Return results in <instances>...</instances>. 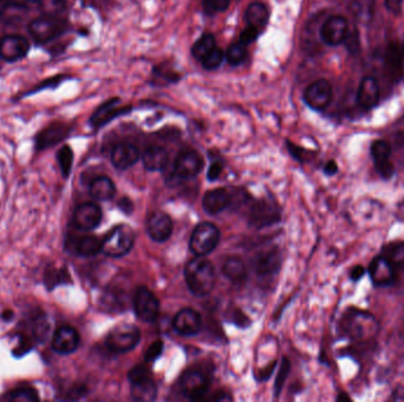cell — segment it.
<instances>
[{"mask_svg": "<svg viewBox=\"0 0 404 402\" xmlns=\"http://www.w3.org/2000/svg\"><path fill=\"white\" fill-rule=\"evenodd\" d=\"M140 341L141 331L136 326L130 323H121L109 331L106 344L112 353L122 354L134 349Z\"/></svg>", "mask_w": 404, "mask_h": 402, "instance_id": "4", "label": "cell"}, {"mask_svg": "<svg viewBox=\"0 0 404 402\" xmlns=\"http://www.w3.org/2000/svg\"><path fill=\"white\" fill-rule=\"evenodd\" d=\"M281 220L279 210L266 201H257L250 210V223L255 228H265Z\"/></svg>", "mask_w": 404, "mask_h": 402, "instance_id": "19", "label": "cell"}, {"mask_svg": "<svg viewBox=\"0 0 404 402\" xmlns=\"http://www.w3.org/2000/svg\"><path fill=\"white\" fill-rule=\"evenodd\" d=\"M30 42L21 34H9L0 39V58L6 62H17L29 53Z\"/></svg>", "mask_w": 404, "mask_h": 402, "instance_id": "13", "label": "cell"}, {"mask_svg": "<svg viewBox=\"0 0 404 402\" xmlns=\"http://www.w3.org/2000/svg\"><path fill=\"white\" fill-rule=\"evenodd\" d=\"M324 173L328 176H333L338 173V165L335 161H329L324 166Z\"/></svg>", "mask_w": 404, "mask_h": 402, "instance_id": "54", "label": "cell"}, {"mask_svg": "<svg viewBox=\"0 0 404 402\" xmlns=\"http://www.w3.org/2000/svg\"><path fill=\"white\" fill-rule=\"evenodd\" d=\"M245 21L257 30H263L268 23V10L261 3H253L247 8Z\"/></svg>", "mask_w": 404, "mask_h": 402, "instance_id": "30", "label": "cell"}, {"mask_svg": "<svg viewBox=\"0 0 404 402\" xmlns=\"http://www.w3.org/2000/svg\"><path fill=\"white\" fill-rule=\"evenodd\" d=\"M332 99V86L326 79H318L307 86L304 101L313 110H324Z\"/></svg>", "mask_w": 404, "mask_h": 402, "instance_id": "14", "label": "cell"}, {"mask_svg": "<svg viewBox=\"0 0 404 402\" xmlns=\"http://www.w3.org/2000/svg\"><path fill=\"white\" fill-rule=\"evenodd\" d=\"M68 249L83 257H91L102 251V241L96 236H82L68 240Z\"/></svg>", "mask_w": 404, "mask_h": 402, "instance_id": "24", "label": "cell"}, {"mask_svg": "<svg viewBox=\"0 0 404 402\" xmlns=\"http://www.w3.org/2000/svg\"><path fill=\"white\" fill-rule=\"evenodd\" d=\"M86 392H88V390H86V388H85V386H77V387H75V388L71 390V393H70V398H82V397H84L85 394H86Z\"/></svg>", "mask_w": 404, "mask_h": 402, "instance_id": "55", "label": "cell"}, {"mask_svg": "<svg viewBox=\"0 0 404 402\" xmlns=\"http://www.w3.org/2000/svg\"><path fill=\"white\" fill-rule=\"evenodd\" d=\"M65 79H68V76H65V75H57V76L51 77V78H47L45 81H43L42 83H39L38 85H36L34 89L29 91V92H26L25 95L26 96H30V95L39 92V91H42V90L56 89V88H58Z\"/></svg>", "mask_w": 404, "mask_h": 402, "instance_id": "41", "label": "cell"}, {"mask_svg": "<svg viewBox=\"0 0 404 402\" xmlns=\"http://www.w3.org/2000/svg\"><path fill=\"white\" fill-rule=\"evenodd\" d=\"M402 3H403V0H385V8L390 12L399 13L402 8Z\"/></svg>", "mask_w": 404, "mask_h": 402, "instance_id": "53", "label": "cell"}, {"mask_svg": "<svg viewBox=\"0 0 404 402\" xmlns=\"http://www.w3.org/2000/svg\"><path fill=\"white\" fill-rule=\"evenodd\" d=\"M29 14V9L25 5L19 3H8L0 10V18L6 24H18L25 19Z\"/></svg>", "mask_w": 404, "mask_h": 402, "instance_id": "31", "label": "cell"}, {"mask_svg": "<svg viewBox=\"0 0 404 402\" xmlns=\"http://www.w3.org/2000/svg\"><path fill=\"white\" fill-rule=\"evenodd\" d=\"M173 221L167 214L162 212H155L149 215L145 223L147 233L153 241L166 242L173 233Z\"/></svg>", "mask_w": 404, "mask_h": 402, "instance_id": "15", "label": "cell"}, {"mask_svg": "<svg viewBox=\"0 0 404 402\" xmlns=\"http://www.w3.org/2000/svg\"><path fill=\"white\" fill-rule=\"evenodd\" d=\"M132 397L136 401H154L158 397V387L152 377L132 382Z\"/></svg>", "mask_w": 404, "mask_h": 402, "instance_id": "27", "label": "cell"}, {"mask_svg": "<svg viewBox=\"0 0 404 402\" xmlns=\"http://www.w3.org/2000/svg\"><path fill=\"white\" fill-rule=\"evenodd\" d=\"M119 208L126 215H130L134 210V203L129 197H123V199H119Z\"/></svg>", "mask_w": 404, "mask_h": 402, "instance_id": "51", "label": "cell"}, {"mask_svg": "<svg viewBox=\"0 0 404 402\" xmlns=\"http://www.w3.org/2000/svg\"><path fill=\"white\" fill-rule=\"evenodd\" d=\"M168 153L165 148L158 145H152L145 149V153L142 156V161L145 169L148 171H158L163 170L168 164Z\"/></svg>", "mask_w": 404, "mask_h": 402, "instance_id": "26", "label": "cell"}, {"mask_svg": "<svg viewBox=\"0 0 404 402\" xmlns=\"http://www.w3.org/2000/svg\"><path fill=\"white\" fill-rule=\"evenodd\" d=\"M366 269L363 266H355L350 269V279H353V282H357L366 275Z\"/></svg>", "mask_w": 404, "mask_h": 402, "instance_id": "52", "label": "cell"}, {"mask_svg": "<svg viewBox=\"0 0 404 402\" xmlns=\"http://www.w3.org/2000/svg\"><path fill=\"white\" fill-rule=\"evenodd\" d=\"M80 334L75 328L70 326H62L56 330L52 339V348L56 353L62 355H68L76 351L80 346Z\"/></svg>", "mask_w": 404, "mask_h": 402, "instance_id": "20", "label": "cell"}, {"mask_svg": "<svg viewBox=\"0 0 404 402\" xmlns=\"http://www.w3.org/2000/svg\"><path fill=\"white\" fill-rule=\"evenodd\" d=\"M204 168V158L200 153L187 150L180 153L174 162V174L176 177L189 179L200 174Z\"/></svg>", "mask_w": 404, "mask_h": 402, "instance_id": "11", "label": "cell"}, {"mask_svg": "<svg viewBox=\"0 0 404 402\" xmlns=\"http://www.w3.org/2000/svg\"><path fill=\"white\" fill-rule=\"evenodd\" d=\"M152 377L150 375V369L148 368L147 364H139L135 366L134 368L128 373V380L132 384V382L139 381L141 379H145V377Z\"/></svg>", "mask_w": 404, "mask_h": 402, "instance_id": "45", "label": "cell"}, {"mask_svg": "<svg viewBox=\"0 0 404 402\" xmlns=\"http://www.w3.org/2000/svg\"><path fill=\"white\" fill-rule=\"evenodd\" d=\"M370 153L375 164L381 163V162L389 161L390 156H392V147L385 140H375L374 143L371 145Z\"/></svg>", "mask_w": 404, "mask_h": 402, "instance_id": "35", "label": "cell"}, {"mask_svg": "<svg viewBox=\"0 0 404 402\" xmlns=\"http://www.w3.org/2000/svg\"><path fill=\"white\" fill-rule=\"evenodd\" d=\"M230 202L232 196L230 192L222 188H217L204 194L202 207L204 212L209 215H217L219 212H224L226 208L230 207Z\"/></svg>", "mask_w": 404, "mask_h": 402, "instance_id": "23", "label": "cell"}, {"mask_svg": "<svg viewBox=\"0 0 404 402\" xmlns=\"http://www.w3.org/2000/svg\"><path fill=\"white\" fill-rule=\"evenodd\" d=\"M215 47V37L211 34H206L191 47V55L198 60H204L209 52Z\"/></svg>", "mask_w": 404, "mask_h": 402, "instance_id": "34", "label": "cell"}, {"mask_svg": "<svg viewBox=\"0 0 404 402\" xmlns=\"http://www.w3.org/2000/svg\"><path fill=\"white\" fill-rule=\"evenodd\" d=\"M90 195L97 201H109L116 194V186L110 178L99 176L90 183Z\"/></svg>", "mask_w": 404, "mask_h": 402, "instance_id": "29", "label": "cell"}, {"mask_svg": "<svg viewBox=\"0 0 404 402\" xmlns=\"http://www.w3.org/2000/svg\"><path fill=\"white\" fill-rule=\"evenodd\" d=\"M57 160L60 163V170L64 177H68L73 168V153L69 145H65L57 153Z\"/></svg>", "mask_w": 404, "mask_h": 402, "instance_id": "38", "label": "cell"}, {"mask_svg": "<svg viewBox=\"0 0 404 402\" xmlns=\"http://www.w3.org/2000/svg\"><path fill=\"white\" fill-rule=\"evenodd\" d=\"M13 318H14V313H13L12 310H4V312L1 313V318H3L4 321H12Z\"/></svg>", "mask_w": 404, "mask_h": 402, "instance_id": "56", "label": "cell"}, {"mask_svg": "<svg viewBox=\"0 0 404 402\" xmlns=\"http://www.w3.org/2000/svg\"><path fill=\"white\" fill-rule=\"evenodd\" d=\"M379 99V85L372 77L363 78L358 88L357 101L364 109L374 108Z\"/></svg>", "mask_w": 404, "mask_h": 402, "instance_id": "25", "label": "cell"}, {"mask_svg": "<svg viewBox=\"0 0 404 402\" xmlns=\"http://www.w3.org/2000/svg\"><path fill=\"white\" fill-rule=\"evenodd\" d=\"M25 1H29V3H39L40 0H25Z\"/></svg>", "mask_w": 404, "mask_h": 402, "instance_id": "58", "label": "cell"}, {"mask_svg": "<svg viewBox=\"0 0 404 402\" xmlns=\"http://www.w3.org/2000/svg\"><path fill=\"white\" fill-rule=\"evenodd\" d=\"M102 221V210L95 203H83L73 212V223L82 231L97 228Z\"/></svg>", "mask_w": 404, "mask_h": 402, "instance_id": "18", "label": "cell"}, {"mask_svg": "<svg viewBox=\"0 0 404 402\" xmlns=\"http://www.w3.org/2000/svg\"><path fill=\"white\" fill-rule=\"evenodd\" d=\"M39 6L43 14L60 17L65 11V1L64 0H40Z\"/></svg>", "mask_w": 404, "mask_h": 402, "instance_id": "39", "label": "cell"}, {"mask_svg": "<svg viewBox=\"0 0 404 402\" xmlns=\"http://www.w3.org/2000/svg\"><path fill=\"white\" fill-rule=\"evenodd\" d=\"M259 30H257L253 26H247L246 29L240 34L239 42H241L243 45H248L251 42H254L255 39L258 38L259 36Z\"/></svg>", "mask_w": 404, "mask_h": 402, "instance_id": "48", "label": "cell"}, {"mask_svg": "<svg viewBox=\"0 0 404 402\" xmlns=\"http://www.w3.org/2000/svg\"><path fill=\"white\" fill-rule=\"evenodd\" d=\"M403 57H404V47H403Z\"/></svg>", "mask_w": 404, "mask_h": 402, "instance_id": "59", "label": "cell"}, {"mask_svg": "<svg viewBox=\"0 0 404 402\" xmlns=\"http://www.w3.org/2000/svg\"><path fill=\"white\" fill-rule=\"evenodd\" d=\"M1 400L10 402H34L38 401L39 395L38 392L32 387H19L8 392Z\"/></svg>", "mask_w": 404, "mask_h": 402, "instance_id": "33", "label": "cell"}, {"mask_svg": "<svg viewBox=\"0 0 404 402\" xmlns=\"http://www.w3.org/2000/svg\"><path fill=\"white\" fill-rule=\"evenodd\" d=\"M65 279H69L68 273H67V269H62V271H54V273L47 274L45 277V284H47L49 288H52L57 284H64Z\"/></svg>", "mask_w": 404, "mask_h": 402, "instance_id": "46", "label": "cell"}, {"mask_svg": "<svg viewBox=\"0 0 404 402\" xmlns=\"http://www.w3.org/2000/svg\"><path fill=\"white\" fill-rule=\"evenodd\" d=\"M350 11L359 23H369L375 11V0H351Z\"/></svg>", "mask_w": 404, "mask_h": 402, "instance_id": "32", "label": "cell"}, {"mask_svg": "<svg viewBox=\"0 0 404 402\" xmlns=\"http://www.w3.org/2000/svg\"><path fill=\"white\" fill-rule=\"evenodd\" d=\"M289 368H291V364H289V359L283 357L281 368H279L278 377H276V386H274L276 395H279L283 386L285 384L286 377H289Z\"/></svg>", "mask_w": 404, "mask_h": 402, "instance_id": "42", "label": "cell"}, {"mask_svg": "<svg viewBox=\"0 0 404 402\" xmlns=\"http://www.w3.org/2000/svg\"><path fill=\"white\" fill-rule=\"evenodd\" d=\"M385 60H387L388 66L392 68L394 73H399L402 68L403 50H401V47L397 44L392 42L388 47Z\"/></svg>", "mask_w": 404, "mask_h": 402, "instance_id": "36", "label": "cell"}, {"mask_svg": "<svg viewBox=\"0 0 404 402\" xmlns=\"http://www.w3.org/2000/svg\"><path fill=\"white\" fill-rule=\"evenodd\" d=\"M185 277L191 294L199 297H206L212 292L217 282L214 266L204 256L193 258L186 264Z\"/></svg>", "mask_w": 404, "mask_h": 402, "instance_id": "2", "label": "cell"}, {"mask_svg": "<svg viewBox=\"0 0 404 402\" xmlns=\"http://www.w3.org/2000/svg\"><path fill=\"white\" fill-rule=\"evenodd\" d=\"M375 168L377 170L379 176L384 178V179H390L394 176V174H395V166L390 162V160L389 161L381 162V163H376Z\"/></svg>", "mask_w": 404, "mask_h": 402, "instance_id": "47", "label": "cell"}, {"mask_svg": "<svg viewBox=\"0 0 404 402\" xmlns=\"http://www.w3.org/2000/svg\"><path fill=\"white\" fill-rule=\"evenodd\" d=\"M246 45H243L241 42L232 44V45L228 47V50H227L225 55V58L227 60V62H228L230 65H233V66H237V65H240V64L243 63V60H246Z\"/></svg>", "mask_w": 404, "mask_h": 402, "instance_id": "37", "label": "cell"}, {"mask_svg": "<svg viewBox=\"0 0 404 402\" xmlns=\"http://www.w3.org/2000/svg\"><path fill=\"white\" fill-rule=\"evenodd\" d=\"M349 34V24L346 18L343 16H332L328 18L320 30V37L325 44L330 47H337L345 39Z\"/></svg>", "mask_w": 404, "mask_h": 402, "instance_id": "12", "label": "cell"}, {"mask_svg": "<svg viewBox=\"0 0 404 402\" xmlns=\"http://www.w3.org/2000/svg\"><path fill=\"white\" fill-rule=\"evenodd\" d=\"M70 132V127L64 123H52L49 127L43 129L38 135L36 136V149L38 151L51 148L65 140Z\"/></svg>", "mask_w": 404, "mask_h": 402, "instance_id": "21", "label": "cell"}, {"mask_svg": "<svg viewBox=\"0 0 404 402\" xmlns=\"http://www.w3.org/2000/svg\"><path fill=\"white\" fill-rule=\"evenodd\" d=\"M340 331L350 340L369 341L379 333V322L372 314L358 308H349L340 318Z\"/></svg>", "mask_w": 404, "mask_h": 402, "instance_id": "1", "label": "cell"}, {"mask_svg": "<svg viewBox=\"0 0 404 402\" xmlns=\"http://www.w3.org/2000/svg\"><path fill=\"white\" fill-rule=\"evenodd\" d=\"M222 173V164L220 162H214L209 166V173H207V178L209 181H217L219 176Z\"/></svg>", "mask_w": 404, "mask_h": 402, "instance_id": "50", "label": "cell"}, {"mask_svg": "<svg viewBox=\"0 0 404 402\" xmlns=\"http://www.w3.org/2000/svg\"><path fill=\"white\" fill-rule=\"evenodd\" d=\"M343 400H345V401H350L351 398H350L349 395H346L345 393H340V395L337 397V401H343Z\"/></svg>", "mask_w": 404, "mask_h": 402, "instance_id": "57", "label": "cell"}, {"mask_svg": "<svg viewBox=\"0 0 404 402\" xmlns=\"http://www.w3.org/2000/svg\"><path fill=\"white\" fill-rule=\"evenodd\" d=\"M119 102H121L119 98L114 97L109 99V101H106V103H103L102 105L99 106L97 110L95 111L93 116H91V118H90L91 127H96V129L104 127L106 124L111 122L112 119L117 118L119 116H123V114L130 112L132 108H126V106L122 108V106H119L117 104Z\"/></svg>", "mask_w": 404, "mask_h": 402, "instance_id": "17", "label": "cell"}, {"mask_svg": "<svg viewBox=\"0 0 404 402\" xmlns=\"http://www.w3.org/2000/svg\"><path fill=\"white\" fill-rule=\"evenodd\" d=\"M220 241V230L217 225L204 222L195 227L191 233L189 248L196 256H206L217 248Z\"/></svg>", "mask_w": 404, "mask_h": 402, "instance_id": "6", "label": "cell"}, {"mask_svg": "<svg viewBox=\"0 0 404 402\" xmlns=\"http://www.w3.org/2000/svg\"><path fill=\"white\" fill-rule=\"evenodd\" d=\"M281 266V255L279 248L270 246L257 253L253 260L255 274L261 279H268L276 275Z\"/></svg>", "mask_w": 404, "mask_h": 402, "instance_id": "8", "label": "cell"}, {"mask_svg": "<svg viewBox=\"0 0 404 402\" xmlns=\"http://www.w3.org/2000/svg\"><path fill=\"white\" fill-rule=\"evenodd\" d=\"M173 328L183 336H194L200 333L202 318L200 314L191 308L180 310L173 318Z\"/></svg>", "mask_w": 404, "mask_h": 402, "instance_id": "16", "label": "cell"}, {"mask_svg": "<svg viewBox=\"0 0 404 402\" xmlns=\"http://www.w3.org/2000/svg\"><path fill=\"white\" fill-rule=\"evenodd\" d=\"M134 244L135 233L132 227L119 225L102 241V251L109 257H122L132 249Z\"/></svg>", "mask_w": 404, "mask_h": 402, "instance_id": "3", "label": "cell"}, {"mask_svg": "<svg viewBox=\"0 0 404 402\" xmlns=\"http://www.w3.org/2000/svg\"><path fill=\"white\" fill-rule=\"evenodd\" d=\"M68 24L60 17L47 16L37 18L29 24V32L36 44L43 45L52 39L60 37L67 31Z\"/></svg>", "mask_w": 404, "mask_h": 402, "instance_id": "5", "label": "cell"}, {"mask_svg": "<svg viewBox=\"0 0 404 402\" xmlns=\"http://www.w3.org/2000/svg\"><path fill=\"white\" fill-rule=\"evenodd\" d=\"M396 267L389 258L384 255H379L372 258L369 266V275L371 282L376 287H389L395 284Z\"/></svg>", "mask_w": 404, "mask_h": 402, "instance_id": "10", "label": "cell"}, {"mask_svg": "<svg viewBox=\"0 0 404 402\" xmlns=\"http://www.w3.org/2000/svg\"><path fill=\"white\" fill-rule=\"evenodd\" d=\"M230 0H204V11L207 13L222 12L228 9Z\"/></svg>", "mask_w": 404, "mask_h": 402, "instance_id": "43", "label": "cell"}, {"mask_svg": "<svg viewBox=\"0 0 404 402\" xmlns=\"http://www.w3.org/2000/svg\"><path fill=\"white\" fill-rule=\"evenodd\" d=\"M222 273L234 284H241L247 277V269L241 258L230 256L222 263Z\"/></svg>", "mask_w": 404, "mask_h": 402, "instance_id": "28", "label": "cell"}, {"mask_svg": "<svg viewBox=\"0 0 404 402\" xmlns=\"http://www.w3.org/2000/svg\"><path fill=\"white\" fill-rule=\"evenodd\" d=\"M224 60H225V53L222 49L214 47L212 51L209 52V55H206L201 62H202V66L206 70H217L222 65Z\"/></svg>", "mask_w": 404, "mask_h": 402, "instance_id": "40", "label": "cell"}, {"mask_svg": "<svg viewBox=\"0 0 404 402\" xmlns=\"http://www.w3.org/2000/svg\"><path fill=\"white\" fill-rule=\"evenodd\" d=\"M182 393L189 400H201L207 394L209 388V377L204 373L195 369H191L183 373L180 381Z\"/></svg>", "mask_w": 404, "mask_h": 402, "instance_id": "9", "label": "cell"}, {"mask_svg": "<svg viewBox=\"0 0 404 402\" xmlns=\"http://www.w3.org/2000/svg\"><path fill=\"white\" fill-rule=\"evenodd\" d=\"M140 158V151L136 145L132 143H119L111 151V163L116 169L127 170L135 164Z\"/></svg>", "mask_w": 404, "mask_h": 402, "instance_id": "22", "label": "cell"}, {"mask_svg": "<svg viewBox=\"0 0 404 402\" xmlns=\"http://www.w3.org/2000/svg\"><path fill=\"white\" fill-rule=\"evenodd\" d=\"M345 44L346 47L351 53L353 52L358 51V47H359V38H358V34L355 31L353 34H348V37L345 39Z\"/></svg>", "mask_w": 404, "mask_h": 402, "instance_id": "49", "label": "cell"}, {"mask_svg": "<svg viewBox=\"0 0 404 402\" xmlns=\"http://www.w3.org/2000/svg\"><path fill=\"white\" fill-rule=\"evenodd\" d=\"M132 305L137 318L145 322H154L160 313V302L147 287H137L132 297Z\"/></svg>", "mask_w": 404, "mask_h": 402, "instance_id": "7", "label": "cell"}, {"mask_svg": "<svg viewBox=\"0 0 404 402\" xmlns=\"http://www.w3.org/2000/svg\"><path fill=\"white\" fill-rule=\"evenodd\" d=\"M163 347L165 346H163L161 340L154 341L145 353V360L147 362H153V361L158 360V357L161 356L162 351H163Z\"/></svg>", "mask_w": 404, "mask_h": 402, "instance_id": "44", "label": "cell"}]
</instances>
